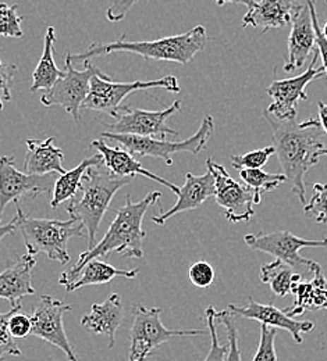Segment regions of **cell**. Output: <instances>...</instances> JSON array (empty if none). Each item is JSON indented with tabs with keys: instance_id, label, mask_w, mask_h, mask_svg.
<instances>
[{
	"instance_id": "cell-1",
	"label": "cell",
	"mask_w": 327,
	"mask_h": 361,
	"mask_svg": "<svg viewBox=\"0 0 327 361\" xmlns=\"http://www.w3.org/2000/svg\"><path fill=\"white\" fill-rule=\"evenodd\" d=\"M269 127L272 128V140L280 163L283 174L291 183L292 193L298 197L302 206L307 204L305 199V176L314 169L321 157L327 156V146L323 142V130L319 120L308 118L302 123L295 120L279 121L263 114Z\"/></svg>"
},
{
	"instance_id": "cell-2",
	"label": "cell",
	"mask_w": 327,
	"mask_h": 361,
	"mask_svg": "<svg viewBox=\"0 0 327 361\" xmlns=\"http://www.w3.org/2000/svg\"><path fill=\"white\" fill-rule=\"evenodd\" d=\"M162 199L159 190L148 193L140 202H133L131 196H126V203L123 207L117 209L113 223L107 228L105 236L97 242L94 247L81 253L77 263L63 271L59 276L60 285H67L73 282L80 270L93 259H99L109 253H117L124 257L142 259L143 257V240L146 238V231L142 223L149 207Z\"/></svg>"
},
{
	"instance_id": "cell-3",
	"label": "cell",
	"mask_w": 327,
	"mask_h": 361,
	"mask_svg": "<svg viewBox=\"0 0 327 361\" xmlns=\"http://www.w3.org/2000/svg\"><path fill=\"white\" fill-rule=\"evenodd\" d=\"M208 42L206 28L203 25H196L186 34L166 37L155 41H127V34H123L117 41L102 44L94 42L83 53L71 54L69 53L71 61H85L97 56H107L112 53H133L141 56L145 60L156 61H172L179 64H188L194 57L205 49Z\"/></svg>"
},
{
	"instance_id": "cell-4",
	"label": "cell",
	"mask_w": 327,
	"mask_h": 361,
	"mask_svg": "<svg viewBox=\"0 0 327 361\" xmlns=\"http://www.w3.org/2000/svg\"><path fill=\"white\" fill-rule=\"evenodd\" d=\"M99 167L100 166H95L87 171L80 188L83 196L80 199L73 197L67 206L70 217L81 223L88 233V249L96 245L97 229L114 195L133 180L130 177H116L106 169Z\"/></svg>"
},
{
	"instance_id": "cell-5",
	"label": "cell",
	"mask_w": 327,
	"mask_h": 361,
	"mask_svg": "<svg viewBox=\"0 0 327 361\" xmlns=\"http://www.w3.org/2000/svg\"><path fill=\"white\" fill-rule=\"evenodd\" d=\"M16 223L20 229L24 240L25 250L30 256H37L44 253L49 260L57 262L60 264H67L70 262L69 255V240L74 236H83L85 228L74 219L69 221L49 220V219H32L23 213L21 207L17 204L16 209Z\"/></svg>"
},
{
	"instance_id": "cell-6",
	"label": "cell",
	"mask_w": 327,
	"mask_h": 361,
	"mask_svg": "<svg viewBox=\"0 0 327 361\" xmlns=\"http://www.w3.org/2000/svg\"><path fill=\"white\" fill-rule=\"evenodd\" d=\"M215 133V121L212 116H206L198 131L192 136L182 142H173L166 139H156L152 136L130 135V134H113L103 133L102 137H106L112 142L119 143L123 149L129 150L134 156L142 157H155L162 159L169 167L173 166V154L176 153H189L199 154L208 146V142Z\"/></svg>"
},
{
	"instance_id": "cell-7",
	"label": "cell",
	"mask_w": 327,
	"mask_h": 361,
	"mask_svg": "<svg viewBox=\"0 0 327 361\" xmlns=\"http://www.w3.org/2000/svg\"><path fill=\"white\" fill-rule=\"evenodd\" d=\"M245 245L254 252H263L275 256L285 264L291 266L302 278H312L322 270L321 264L299 256V250L305 247H326V239H305L290 231L248 233L244 236Z\"/></svg>"
},
{
	"instance_id": "cell-8",
	"label": "cell",
	"mask_w": 327,
	"mask_h": 361,
	"mask_svg": "<svg viewBox=\"0 0 327 361\" xmlns=\"http://www.w3.org/2000/svg\"><path fill=\"white\" fill-rule=\"evenodd\" d=\"M134 321L130 331L129 360L148 361L156 349L176 336H201L203 329H169L163 325L160 307H145L136 305L133 307Z\"/></svg>"
},
{
	"instance_id": "cell-9",
	"label": "cell",
	"mask_w": 327,
	"mask_h": 361,
	"mask_svg": "<svg viewBox=\"0 0 327 361\" xmlns=\"http://www.w3.org/2000/svg\"><path fill=\"white\" fill-rule=\"evenodd\" d=\"M169 90L180 93L182 88L174 75H166L160 80L153 81H134V82H114L109 75L100 74L91 78L90 93L83 103L84 110H94L114 116L121 106V102L131 93L140 90Z\"/></svg>"
},
{
	"instance_id": "cell-10",
	"label": "cell",
	"mask_w": 327,
	"mask_h": 361,
	"mask_svg": "<svg viewBox=\"0 0 327 361\" xmlns=\"http://www.w3.org/2000/svg\"><path fill=\"white\" fill-rule=\"evenodd\" d=\"M64 63L66 70L63 77L59 78L50 90H47V93L41 97V103L47 107L61 106L76 123H80L83 103L90 93L91 78L105 73H102L91 60L84 61V70H76L69 53L64 57Z\"/></svg>"
},
{
	"instance_id": "cell-11",
	"label": "cell",
	"mask_w": 327,
	"mask_h": 361,
	"mask_svg": "<svg viewBox=\"0 0 327 361\" xmlns=\"http://www.w3.org/2000/svg\"><path fill=\"white\" fill-rule=\"evenodd\" d=\"M318 49L314 51L309 67L301 75L287 80H276L268 88L266 93L273 99V103L266 109V113L279 121L295 120L298 116V104L301 100H308L307 87L325 75L323 67H318Z\"/></svg>"
},
{
	"instance_id": "cell-12",
	"label": "cell",
	"mask_w": 327,
	"mask_h": 361,
	"mask_svg": "<svg viewBox=\"0 0 327 361\" xmlns=\"http://www.w3.org/2000/svg\"><path fill=\"white\" fill-rule=\"evenodd\" d=\"M180 109L182 103L179 100L172 103L169 107L156 111L120 106L117 113L113 116L114 123L106 126V133L152 136L156 139H166L169 135L177 137L179 133L167 127L166 123L173 114L179 113Z\"/></svg>"
},
{
	"instance_id": "cell-13",
	"label": "cell",
	"mask_w": 327,
	"mask_h": 361,
	"mask_svg": "<svg viewBox=\"0 0 327 361\" xmlns=\"http://www.w3.org/2000/svg\"><path fill=\"white\" fill-rule=\"evenodd\" d=\"M206 169L212 173L215 178V200L223 209L226 219L232 223H248L254 214L255 206V193L245 183H239L232 178L226 169L213 161L212 159L206 160Z\"/></svg>"
},
{
	"instance_id": "cell-14",
	"label": "cell",
	"mask_w": 327,
	"mask_h": 361,
	"mask_svg": "<svg viewBox=\"0 0 327 361\" xmlns=\"http://www.w3.org/2000/svg\"><path fill=\"white\" fill-rule=\"evenodd\" d=\"M70 310H71L70 305H66L61 300L54 299L53 296L42 295L34 310V314L31 317L32 319L31 335L63 350L69 360L80 361L73 346L69 342L67 334L64 331V324H63V317Z\"/></svg>"
},
{
	"instance_id": "cell-15",
	"label": "cell",
	"mask_w": 327,
	"mask_h": 361,
	"mask_svg": "<svg viewBox=\"0 0 327 361\" xmlns=\"http://www.w3.org/2000/svg\"><path fill=\"white\" fill-rule=\"evenodd\" d=\"M54 183L50 174L31 176L18 171L14 166L13 156H0V210L10 203H17L21 199H37L38 196L49 193L50 186Z\"/></svg>"
},
{
	"instance_id": "cell-16",
	"label": "cell",
	"mask_w": 327,
	"mask_h": 361,
	"mask_svg": "<svg viewBox=\"0 0 327 361\" xmlns=\"http://www.w3.org/2000/svg\"><path fill=\"white\" fill-rule=\"evenodd\" d=\"M290 24L291 32L288 37V54L283 66L285 73L302 68L308 56H311L316 49L312 14L307 0H298Z\"/></svg>"
},
{
	"instance_id": "cell-17",
	"label": "cell",
	"mask_w": 327,
	"mask_h": 361,
	"mask_svg": "<svg viewBox=\"0 0 327 361\" xmlns=\"http://www.w3.org/2000/svg\"><path fill=\"white\" fill-rule=\"evenodd\" d=\"M227 310L233 316L255 319L268 326L284 329L292 336V339L298 345L302 343V334H308L315 329V324L312 321H295L292 317L287 316L284 310H279L278 307H275L273 303L262 305L255 302L252 298H248L246 306L241 307L235 305H229Z\"/></svg>"
},
{
	"instance_id": "cell-18",
	"label": "cell",
	"mask_w": 327,
	"mask_h": 361,
	"mask_svg": "<svg viewBox=\"0 0 327 361\" xmlns=\"http://www.w3.org/2000/svg\"><path fill=\"white\" fill-rule=\"evenodd\" d=\"M91 147L100 154L102 164L110 174L121 178H126V177L134 178L136 176H142L169 188L176 195L179 193L180 188L177 185L148 171L134 157V154H131L129 150L123 149L121 146H110L103 139H95L91 143Z\"/></svg>"
},
{
	"instance_id": "cell-19",
	"label": "cell",
	"mask_w": 327,
	"mask_h": 361,
	"mask_svg": "<svg viewBox=\"0 0 327 361\" xmlns=\"http://www.w3.org/2000/svg\"><path fill=\"white\" fill-rule=\"evenodd\" d=\"M215 178L209 170L202 176L187 173L186 182L177 193L179 199L176 204L169 212L153 216L152 221L157 226H165L172 217L201 207L209 197L215 196Z\"/></svg>"
},
{
	"instance_id": "cell-20",
	"label": "cell",
	"mask_w": 327,
	"mask_h": 361,
	"mask_svg": "<svg viewBox=\"0 0 327 361\" xmlns=\"http://www.w3.org/2000/svg\"><path fill=\"white\" fill-rule=\"evenodd\" d=\"M123 318L124 313L120 295L112 293L103 303L93 305L91 312L81 318V325L94 335H106L109 338V349H112Z\"/></svg>"
},
{
	"instance_id": "cell-21",
	"label": "cell",
	"mask_w": 327,
	"mask_h": 361,
	"mask_svg": "<svg viewBox=\"0 0 327 361\" xmlns=\"http://www.w3.org/2000/svg\"><path fill=\"white\" fill-rule=\"evenodd\" d=\"M37 264L34 256H21L13 266L0 272V299L8 300L11 307L21 305L24 296L35 293L32 286V270Z\"/></svg>"
},
{
	"instance_id": "cell-22",
	"label": "cell",
	"mask_w": 327,
	"mask_h": 361,
	"mask_svg": "<svg viewBox=\"0 0 327 361\" xmlns=\"http://www.w3.org/2000/svg\"><path fill=\"white\" fill-rule=\"evenodd\" d=\"M297 3L298 0H259L242 17V27L261 28L263 34L269 30L287 27Z\"/></svg>"
},
{
	"instance_id": "cell-23",
	"label": "cell",
	"mask_w": 327,
	"mask_h": 361,
	"mask_svg": "<svg viewBox=\"0 0 327 361\" xmlns=\"http://www.w3.org/2000/svg\"><path fill=\"white\" fill-rule=\"evenodd\" d=\"M24 160V173L31 176H47L52 173L64 174V152L54 145V137L44 140L28 139Z\"/></svg>"
},
{
	"instance_id": "cell-24",
	"label": "cell",
	"mask_w": 327,
	"mask_h": 361,
	"mask_svg": "<svg viewBox=\"0 0 327 361\" xmlns=\"http://www.w3.org/2000/svg\"><path fill=\"white\" fill-rule=\"evenodd\" d=\"M291 293L295 295V303L284 310L287 316L297 317L307 310H327V279L323 270L316 272L311 281H298L292 285Z\"/></svg>"
},
{
	"instance_id": "cell-25",
	"label": "cell",
	"mask_w": 327,
	"mask_h": 361,
	"mask_svg": "<svg viewBox=\"0 0 327 361\" xmlns=\"http://www.w3.org/2000/svg\"><path fill=\"white\" fill-rule=\"evenodd\" d=\"M140 274V270H120L113 267L109 263H105L99 259H93L90 260L80 272L77 274L76 279L70 283L66 285V292L71 293L74 290H78L84 286H91V285H103L110 282L114 278H127V279H134Z\"/></svg>"
},
{
	"instance_id": "cell-26",
	"label": "cell",
	"mask_w": 327,
	"mask_h": 361,
	"mask_svg": "<svg viewBox=\"0 0 327 361\" xmlns=\"http://www.w3.org/2000/svg\"><path fill=\"white\" fill-rule=\"evenodd\" d=\"M100 164H102V157L99 153H96L94 156L83 160L73 170L66 171L64 174H60V178L54 180V183H53L50 207L57 209L61 203L76 197L77 192L80 190V188L83 185V180H84L87 171L91 167L100 166Z\"/></svg>"
},
{
	"instance_id": "cell-27",
	"label": "cell",
	"mask_w": 327,
	"mask_h": 361,
	"mask_svg": "<svg viewBox=\"0 0 327 361\" xmlns=\"http://www.w3.org/2000/svg\"><path fill=\"white\" fill-rule=\"evenodd\" d=\"M56 38V30L53 27H47L44 39V51L37 64V68L32 73L31 92L50 90L54 85V82L64 74V71H61L54 63Z\"/></svg>"
},
{
	"instance_id": "cell-28",
	"label": "cell",
	"mask_w": 327,
	"mask_h": 361,
	"mask_svg": "<svg viewBox=\"0 0 327 361\" xmlns=\"http://www.w3.org/2000/svg\"><path fill=\"white\" fill-rule=\"evenodd\" d=\"M301 279L304 278L299 274L279 259L261 267V281L268 283L278 298H285L290 295L292 285Z\"/></svg>"
},
{
	"instance_id": "cell-29",
	"label": "cell",
	"mask_w": 327,
	"mask_h": 361,
	"mask_svg": "<svg viewBox=\"0 0 327 361\" xmlns=\"http://www.w3.org/2000/svg\"><path fill=\"white\" fill-rule=\"evenodd\" d=\"M239 178L254 190L255 204H261L263 193L273 192L284 182H287V178L283 173L270 174L263 171L262 169H242L239 170Z\"/></svg>"
},
{
	"instance_id": "cell-30",
	"label": "cell",
	"mask_w": 327,
	"mask_h": 361,
	"mask_svg": "<svg viewBox=\"0 0 327 361\" xmlns=\"http://www.w3.org/2000/svg\"><path fill=\"white\" fill-rule=\"evenodd\" d=\"M206 325L210 336V350L203 361H229V342L223 345L219 341L216 329L220 322L218 319V310L213 306L206 309Z\"/></svg>"
},
{
	"instance_id": "cell-31",
	"label": "cell",
	"mask_w": 327,
	"mask_h": 361,
	"mask_svg": "<svg viewBox=\"0 0 327 361\" xmlns=\"http://www.w3.org/2000/svg\"><path fill=\"white\" fill-rule=\"evenodd\" d=\"M23 305L13 306L7 313H0V361H4L6 357H20L23 355L21 349L17 346L16 339L11 336L8 331V319L16 312H20Z\"/></svg>"
},
{
	"instance_id": "cell-32",
	"label": "cell",
	"mask_w": 327,
	"mask_h": 361,
	"mask_svg": "<svg viewBox=\"0 0 327 361\" xmlns=\"http://www.w3.org/2000/svg\"><path fill=\"white\" fill-rule=\"evenodd\" d=\"M312 189V197L304 206V213L318 224H327V183H314Z\"/></svg>"
},
{
	"instance_id": "cell-33",
	"label": "cell",
	"mask_w": 327,
	"mask_h": 361,
	"mask_svg": "<svg viewBox=\"0 0 327 361\" xmlns=\"http://www.w3.org/2000/svg\"><path fill=\"white\" fill-rule=\"evenodd\" d=\"M18 4L0 3V35L7 38H23V17L17 13Z\"/></svg>"
},
{
	"instance_id": "cell-34",
	"label": "cell",
	"mask_w": 327,
	"mask_h": 361,
	"mask_svg": "<svg viewBox=\"0 0 327 361\" xmlns=\"http://www.w3.org/2000/svg\"><path fill=\"white\" fill-rule=\"evenodd\" d=\"M276 153L273 146H266L263 149L252 150L245 154H233L230 157L234 169H263L269 159Z\"/></svg>"
},
{
	"instance_id": "cell-35",
	"label": "cell",
	"mask_w": 327,
	"mask_h": 361,
	"mask_svg": "<svg viewBox=\"0 0 327 361\" xmlns=\"http://www.w3.org/2000/svg\"><path fill=\"white\" fill-rule=\"evenodd\" d=\"M278 336V328L261 324V339L258 350L252 361H278L275 341Z\"/></svg>"
},
{
	"instance_id": "cell-36",
	"label": "cell",
	"mask_w": 327,
	"mask_h": 361,
	"mask_svg": "<svg viewBox=\"0 0 327 361\" xmlns=\"http://www.w3.org/2000/svg\"><path fill=\"white\" fill-rule=\"evenodd\" d=\"M218 319L220 325L226 328L227 342H229V361H242L241 350L238 346V331L234 322V316L229 310L218 312Z\"/></svg>"
},
{
	"instance_id": "cell-37",
	"label": "cell",
	"mask_w": 327,
	"mask_h": 361,
	"mask_svg": "<svg viewBox=\"0 0 327 361\" xmlns=\"http://www.w3.org/2000/svg\"><path fill=\"white\" fill-rule=\"evenodd\" d=\"M215 276H216L215 269L208 262L194 263L188 270V278L191 283L201 289L209 288L213 283Z\"/></svg>"
},
{
	"instance_id": "cell-38",
	"label": "cell",
	"mask_w": 327,
	"mask_h": 361,
	"mask_svg": "<svg viewBox=\"0 0 327 361\" xmlns=\"http://www.w3.org/2000/svg\"><path fill=\"white\" fill-rule=\"evenodd\" d=\"M17 74L16 64H7L0 60V111L4 109V103L11 100V88Z\"/></svg>"
},
{
	"instance_id": "cell-39",
	"label": "cell",
	"mask_w": 327,
	"mask_h": 361,
	"mask_svg": "<svg viewBox=\"0 0 327 361\" xmlns=\"http://www.w3.org/2000/svg\"><path fill=\"white\" fill-rule=\"evenodd\" d=\"M311 8V14H312V25H314V31H315V42H316V49L319 53V57L322 59L323 63V70H325V75L327 78V39L322 32V28L319 25V18H318V13H316V3L315 0H307Z\"/></svg>"
},
{
	"instance_id": "cell-40",
	"label": "cell",
	"mask_w": 327,
	"mask_h": 361,
	"mask_svg": "<svg viewBox=\"0 0 327 361\" xmlns=\"http://www.w3.org/2000/svg\"><path fill=\"white\" fill-rule=\"evenodd\" d=\"M8 331L14 339H23L31 335L32 319L20 312H16L8 319Z\"/></svg>"
},
{
	"instance_id": "cell-41",
	"label": "cell",
	"mask_w": 327,
	"mask_h": 361,
	"mask_svg": "<svg viewBox=\"0 0 327 361\" xmlns=\"http://www.w3.org/2000/svg\"><path fill=\"white\" fill-rule=\"evenodd\" d=\"M138 1L140 0H113L106 10V18L110 23H119L124 20L131 7Z\"/></svg>"
},
{
	"instance_id": "cell-42",
	"label": "cell",
	"mask_w": 327,
	"mask_h": 361,
	"mask_svg": "<svg viewBox=\"0 0 327 361\" xmlns=\"http://www.w3.org/2000/svg\"><path fill=\"white\" fill-rule=\"evenodd\" d=\"M318 109H319V123H321V127H322L323 133H326L327 135V103L318 102Z\"/></svg>"
},
{
	"instance_id": "cell-43",
	"label": "cell",
	"mask_w": 327,
	"mask_h": 361,
	"mask_svg": "<svg viewBox=\"0 0 327 361\" xmlns=\"http://www.w3.org/2000/svg\"><path fill=\"white\" fill-rule=\"evenodd\" d=\"M16 231H17V223H16L14 219L8 224H6V226H0V242L3 240L4 236L13 235Z\"/></svg>"
},
{
	"instance_id": "cell-44",
	"label": "cell",
	"mask_w": 327,
	"mask_h": 361,
	"mask_svg": "<svg viewBox=\"0 0 327 361\" xmlns=\"http://www.w3.org/2000/svg\"><path fill=\"white\" fill-rule=\"evenodd\" d=\"M215 1H216L218 6H223V4H226V3H233V4H244V6H246L248 8L254 7L255 3H256V0H215Z\"/></svg>"
},
{
	"instance_id": "cell-45",
	"label": "cell",
	"mask_w": 327,
	"mask_h": 361,
	"mask_svg": "<svg viewBox=\"0 0 327 361\" xmlns=\"http://www.w3.org/2000/svg\"><path fill=\"white\" fill-rule=\"evenodd\" d=\"M322 32H323V35H325V38L327 39V21L325 23V25H323V28H322Z\"/></svg>"
},
{
	"instance_id": "cell-46",
	"label": "cell",
	"mask_w": 327,
	"mask_h": 361,
	"mask_svg": "<svg viewBox=\"0 0 327 361\" xmlns=\"http://www.w3.org/2000/svg\"><path fill=\"white\" fill-rule=\"evenodd\" d=\"M0 223H1V210H0Z\"/></svg>"
},
{
	"instance_id": "cell-47",
	"label": "cell",
	"mask_w": 327,
	"mask_h": 361,
	"mask_svg": "<svg viewBox=\"0 0 327 361\" xmlns=\"http://www.w3.org/2000/svg\"><path fill=\"white\" fill-rule=\"evenodd\" d=\"M326 3H327V0H326Z\"/></svg>"
}]
</instances>
